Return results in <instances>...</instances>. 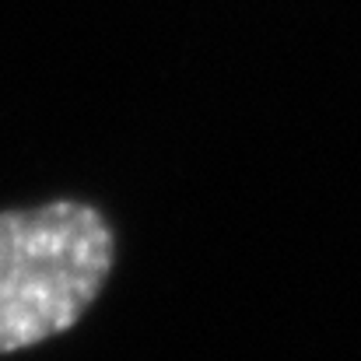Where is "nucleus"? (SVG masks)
<instances>
[{
	"label": "nucleus",
	"mask_w": 361,
	"mask_h": 361,
	"mask_svg": "<svg viewBox=\"0 0 361 361\" xmlns=\"http://www.w3.org/2000/svg\"><path fill=\"white\" fill-rule=\"evenodd\" d=\"M116 267L113 221L60 197L0 211V355L46 344L95 305Z\"/></svg>",
	"instance_id": "nucleus-1"
}]
</instances>
